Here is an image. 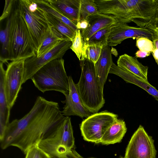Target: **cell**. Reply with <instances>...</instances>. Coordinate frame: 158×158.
Segmentation results:
<instances>
[{
	"instance_id": "cell-12",
	"label": "cell",
	"mask_w": 158,
	"mask_h": 158,
	"mask_svg": "<svg viewBox=\"0 0 158 158\" xmlns=\"http://www.w3.org/2000/svg\"><path fill=\"white\" fill-rule=\"evenodd\" d=\"M69 92L64 101L65 105L61 111L65 116H77L87 118L93 114L83 105L77 91L76 84L71 76H68Z\"/></svg>"
},
{
	"instance_id": "cell-17",
	"label": "cell",
	"mask_w": 158,
	"mask_h": 158,
	"mask_svg": "<svg viewBox=\"0 0 158 158\" xmlns=\"http://www.w3.org/2000/svg\"><path fill=\"white\" fill-rule=\"evenodd\" d=\"M53 7L76 24L79 21L81 0H47Z\"/></svg>"
},
{
	"instance_id": "cell-11",
	"label": "cell",
	"mask_w": 158,
	"mask_h": 158,
	"mask_svg": "<svg viewBox=\"0 0 158 158\" xmlns=\"http://www.w3.org/2000/svg\"><path fill=\"white\" fill-rule=\"evenodd\" d=\"M158 36L154 31L146 27H136L127 23H119L112 27L109 35L107 44L109 46H114L129 38H147L152 41Z\"/></svg>"
},
{
	"instance_id": "cell-18",
	"label": "cell",
	"mask_w": 158,
	"mask_h": 158,
	"mask_svg": "<svg viewBox=\"0 0 158 158\" xmlns=\"http://www.w3.org/2000/svg\"><path fill=\"white\" fill-rule=\"evenodd\" d=\"M113 63L110 46L106 45L102 47L100 57L94 64L96 74L103 89Z\"/></svg>"
},
{
	"instance_id": "cell-23",
	"label": "cell",
	"mask_w": 158,
	"mask_h": 158,
	"mask_svg": "<svg viewBox=\"0 0 158 158\" xmlns=\"http://www.w3.org/2000/svg\"><path fill=\"white\" fill-rule=\"evenodd\" d=\"M34 0L43 10L60 20L75 31L77 30L76 24L53 7L47 0Z\"/></svg>"
},
{
	"instance_id": "cell-14",
	"label": "cell",
	"mask_w": 158,
	"mask_h": 158,
	"mask_svg": "<svg viewBox=\"0 0 158 158\" xmlns=\"http://www.w3.org/2000/svg\"><path fill=\"white\" fill-rule=\"evenodd\" d=\"M3 63H0V140L3 139L6 128L9 123L10 108L9 106L5 92L4 82L6 70Z\"/></svg>"
},
{
	"instance_id": "cell-26",
	"label": "cell",
	"mask_w": 158,
	"mask_h": 158,
	"mask_svg": "<svg viewBox=\"0 0 158 158\" xmlns=\"http://www.w3.org/2000/svg\"><path fill=\"white\" fill-rule=\"evenodd\" d=\"M114 25L107 27L98 31L89 38L86 43L88 45L96 44L103 46L107 45V41L109 35Z\"/></svg>"
},
{
	"instance_id": "cell-38",
	"label": "cell",
	"mask_w": 158,
	"mask_h": 158,
	"mask_svg": "<svg viewBox=\"0 0 158 158\" xmlns=\"http://www.w3.org/2000/svg\"><path fill=\"white\" fill-rule=\"evenodd\" d=\"M118 158H124V157H123L121 156H120Z\"/></svg>"
},
{
	"instance_id": "cell-21",
	"label": "cell",
	"mask_w": 158,
	"mask_h": 158,
	"mask_svg": "<svg viewBox=\"0 0 158 158\" xmlns=\"http://www.w3.org/2000/svg\"><path fill=\"white\" fill-rule=\"evenodd\" d=\"M10 16L7 18L6 26L4 29L0 30V41L1 52L0 61L3 63L10 60Z\"/></svg>"
},
{
	"instance_id": "cell-31",
	"label": "cell",
	"mask_w": 158,
	"mask_h": 158,
	"mask_svg": "<svg viewBox=\"0 0 158 158\" xmlns=\"http://www.w3.org/2000/svg\"><path fill=\"white\" fill-rule=\"evenodd\" d=\"M89 26V23L87 19H83L78 21L76 24L77 29L84 30Z\"/></svg>"
},
{
	"instance_id": "cell-34",
	"label": "cell",
	"mask_w": 158,
	"mask_h": 158,
	"mask_svg": "<svg viewBox=\"0 0 158 158\" xmlns=\"http://www.w3.org/2000/svg\"><path fill=\"white\" fill-rule=\"evenodd\" d=\"M154 49H158V36L152 41Z\"/></svg>"
},
{
	"instance_id": "cell-4",
	"label": "cell",
	"mask_w": 158,
	"mask_h": 158,
	"mask_svg": "<svg viewBox=\"0 0 158 158\" xmlns=\"http://www.w3.org/2000/svg\"><path fill=\"white\" fill-rule=\"evenodd\" d=\"M17 6L15 8L14 6L10 15V56L11 61L25 60L36 55L26 24Z\"/></svg>"
},
{
	"instance_id": "cell-19",
	"label": "cell",
	"mask_w": 158,
	"mask_h": 158,
	"mask_svg": "<svg viewBox=\"0 0 158 158\" xmlns=\"http://www.w3.org/2000/svg\"><path fill=\"white\" fill-rule=\"evenodd\" d=\"M127 129L125 122L117 118L106 131L102 138L101 143L109 145L120 143Z\"/></svg>"
},
{
	"instance_id": "cell-16",
	"label": "cell",
	"mask_w": 158,
	"mask_h": 158,
	"mask_svg": "<svg viewBox=\"0 0 158 158\" xmlns=\"http://www.w3.org/2000/svg\"><path fill=\"white\" fill-rule=\"evenodd\" d=\"M109 73L116 75L127 83L133 84L142 88L158 101V90L148 82L145 81L133 74L123 70L114 63L110 68Z\"/></svg>"
},
{
	"instance_id": "cell-5",
	"label": "cell",
	"mask_w": 158,
	"mask_h": 158,
	"mask_svg": "<svg viewBox=\"0 0 158 158\" xmlns=\"http://www.w3.org/2000/svg\"><path fill=\"white\" fill-rule=\"evenodd\" d=\"M68 76L62 58L52 60L36 72L31 79L35 87L43 93L55 91L65 96L69 92Z\"/></svg>"
},
{
	"instance_id": "cell-10",
	"label": "cell",
	"mask_w": 158,
	"mask_h": 158,
	"mask_svg": "<svg viewBox=\"0 0 158 158\" xmlns=\"http://www.w3.org/2000/svg\"><path fill=\"white\" fill-rule=\"evenodd\" d=\"M25 60L12 61L8 64L6 70L4 87L8 105L14 106L23 84Z\"/></svg>"
},
{
	"instance_id": "cell-25",
	"label": "cell",
	"mask_w": 158,
	"mask_h": 158,
	"mask_svg": "<svg viewBox=\"0 0 158 158\" xmlns=\"http://www.w3.org/2000/svg\"><path fill=\"white\" fill-rule=\"evenodd\" d=\"M98 12L95 0H81L79 21Z\"/></svg>"
},
{
	"instance_id": "cell-2",
	"label": "cell",
	"mask_w": 158,
	"mask_h": 158,
	"mask_svg": "<svg viewBox=\"0 0 158 158\" xmlns=\"http://www.w3.org/2000/svg\"><path fill=\"white\" fill-rule=\"evenodd\" d=\"M74 143L71 118L65 116L61 123L47 133L37 146L50 158H73L77 153Z\"/></svg>"
},
{
	"instance_id": "cell-36",
	"label": "cell",
	"mask_w": 158,
	"mask_h": 158,
	"mask_svg": "<svg viewBox=\"0 0 158 158\" xmlns=\"http://www.w3.org/2000/svg\"><path fill=\"white\" fill-rule=\"evenodd\" d=\"M74 158H84L83 157L81 156V155H80L78 153L74 157ZM88 158H95L94 157H89Z\"/></svg>"
},
{
	"instance_id": "cell-15",
	"label": "cell",
	"mask_w": 158,
	"mask_h": 158,
	"mask_svg": "<svg viewBox=\"0 0 158 158\" xmlns=\"http://www.w3.org/2000/svg\"><path fill=\"white\" fill-rule=\"evenodd\" d=\"M117 66L137 77L148 82V67L143 65L135 57L124 54L119 56L117 61Z\"/></svg>"
},
{
	"instance_id": "cell-9",
	"label": "cell",
	"mask_w": 158,
	"mask_h": 158,
	"mask_svg": "<svg viewBox=\"0 0 158 158\" xmlns=\"http://www.w3.org/2000/svg\"><path fill=\"white\" fill-rule=\"evenodd\" d=\"M156 154L152 137L140 125L129 142L124 158H156Z\"/></svg>"
},
{
	"instance_id": "cell-3",
	"label": "cell",
	"mask_w": 158,
	"mask_h": 158,
	"mask_svg": "<svg viewBox=\"0 0 158 158\" xmlns=\"http://www.w3.org/2000/svg\"><path fill=\"white\" fill-rule=\"evenodd\" d=\"M80 61L81 77L76 84L84 106L91 113H98L105 103L103 90L96 73L94 64L87 58Z\"/></svg>"
},
{
	"instance_id": "cell-30",
	"label": "cell",
	"mask_w": 158,
	"mask_h": 158,
	"mask_svg": "<svg viewBox=\"0 0 158 158\" xmlns=\"http://www.w3.org/2000/svg\"><path fill=\"white\" fill-rule=\"evenodd\" d=\"M15 0H6L4 10L0 17V21L4 19L7 18L10 15L15 4Z\"/></svg>"
},
{
	"instance_id": "cell-32",
	"label": "cell",
	"mask_w": 158,
	"mask_h": 158,
	"mask_svg": "<svg viewBox=\"0 0 158 158\" xmlns=\"http://www.w3.org/2000/svg\"><path fill=\"white\" fill-rule=\"evenodd\" d=\"M146 27L154 31L158 35V19L152 20Z\"/></svg>"
},
{
	"instance_id": "cell-1",
	"label": "cell",
	"mask_w": 158,
	"mask_h": 158,
	"mask_svg": "<svg viewBox=\"0 0 158 158\" xmlns=\"http://www.w3.org/2000/svg\"><path fill=\"white\" fill-rule=\"evenodd\" d=\"M65 118L57 102L38 96L27 114L9 123L1 141V147L5 149L15 147L26 154Z\"/></svg>"
},
{
	"instance_id": "cell-20",
	"label": "cell",
	"mask_w": 158,
	"mask_h": 158,
	"mask_svg": "<svg viewBox=\"0 0 158 158\" xmlns=\"http://www.w3.org/2000/svg\"><path fill=\"white\" fill-rule=\"evenodd\" d=\"M66 37L56 29L50 26L48 32L37 52L36 56L40 57Z\"/></svg>"
},
{
	"instance_id": "cell-22",
	"label": "cell",
	"mask_w": 158,
	"mask_h": 158,
	"mask_svg": "<svg viewBox=\"0 0 158 158\" xmlns=\"http://www.w3.org/2000/svg\"><path fill=\"white\" fill-rule=\"evenodd\" d=\"M43 11L44 16L49 26L55 29L72 41L75 36L76 31L60 20L44 10Z\"/></svg>"
},
{
	"instance_id": "cell-13",
	"label": "cell",
	"mask_w": 158,
	"mask_h": 158,
	"mask_svg": "<svg viewBox=\"0 0 158 158\" xmlns=\"http://www.w3.org/2000/svg\"><path fill=\"white\" fill-rule=\"evenodd\" d=\"M87 19L89 22V26L86 29L80 30L86 42L93 34L102 29L119 23H124L115 16L99 12L89 16Z\"/></svg>"
},
{
	"instance_id": "cell-6",
	"label": "cell",
	"mask_w": 158,
	"mask_h": 158,
	"mask_svg": "<svg viewBox=\"0 0 158 158\" xmlns=\"http://www.w3.org/2000/svg\"><path fill=\"white\" fill-rule=\"evenodd\" d=\"M17 3L37 52L50 26L43 10L34 0H19L17 1Z\"/></svg>"
},
{
	"instance_id": "cell-24",
	"label": "cell",
	"mask_w": 158,
	"mask_h": 158,
	"mask_svg": "<svg viewBox=\"0 0 158 158\" xmlns=\"http://www.w3.org/2000/svg\"><path fill=\"white\" fill-rule=\"evenodd\" d=\"M70 48L76 54L80 61L86 58V51L88 44L84 40L80 30L76 31V35L72 40Z\"/></svg>"
},
{
	"instance_id": "cell-8",
	"label": "cell",
	"mask_w": 158,
	"mask_h": 158,
	"mask_svg": "<svg viewBox=\"0 0 158 158\" xmlns=\"http://www.w3.org/2000/svg\"><path fill=\"white\" fill-rule=\"evenodd\" d=\"M72 44L66 37L48 52L38 57L36 55L25 60L23 84L31 79L33 75L44 65L54 60L62 58Z\"/></svg>"
},
{
	"instance_id": "cell-28",
	"label": "cell",
	"mask_w": 158,
	"mask_h": 158,
	"mask_svg": "<svg viewBox=\"0 0 158 158\" xmlns=\"http://www.w3.org/2000/svg\"><path fill=\"white\" fill-rule=\"evenodd\" d=\"M136 39V46L141 51L152 53L154 50L152 40L145 37L138 38Z\"/></svg>"
},
{
	"instance_id": "cell-37",
	"label": "cell",
	"mask_w": 158,
	"mask_h": 158,
	"mask_svg": "<svg viewBox=\"0 0 158 158\" xmlns=\"http://www.w3.org/2000/svg\"><path fill=\"white\" fill-rule=\"evenodd\" d=\"M156 62L158 65V60H155Z\"/></svg>"
},
{
	"instance_id": "cell-27",
	"label": "cell",
	"mask_w": 158,
	"mask_h": 158,
	"mask_svg": "<svg viewBox=\"0 0 158 158\" xmlns=\"http://www.w3.org/2000/svg\"><path fill=\"white\" fill-rule=\"evenodd\" d=\"M103 47L99 44L88 45L86 51V58L95 64L100 57Z\"/></svg>"
},
{
	"instance_id": "cell-7",
	"label": "cell",
	"mask_w": 158,
	"mask_h": 158,
	"mask_svg": "<svg viewBox=\"0 0 158 158\" xmlns=\"http://www.w3.org/2000/svg\"><path fill=\"white\" fill-rule=\"evenodd\" d=\"M118 117L117 114L107 111L93 114L80 125L84 139L96 143H101L105 133Z\"/></svg>"
},
{
	"instance_id": "cell-33",
	"label": "cell",
	"mask_w": 158,
	"mask_h": 158,
	"mask_svg": "<svg viewBox=\"0 0 158 158\" xmlns=\"http://www.w3.org/2000/svg\"><path fill=\"white\" fill-rule=\"evenodd\" d=\"M151 52H142L140 50L137 51L135 53L136 58H143L150 55Z\"/></svg>"
},
{
	"instance_id": "cell-29",
	"label": "cell",
	"mask_w": 158,
	"mask_h": 158,
	"mask_svg": "<svg viewBox=\"0 0 158 158\" xmlns=\"http://www.w3.org/2000/svg\"><path fill=\"white\" fill-rule=\"evenodd\" d=\"M25 154V158H50L37 146L32 147Z\"/></svg>"
},
{
	"instance_id": "cell-35",
	"label": "cell",
	"mask_w": 158,
	"mask_h": 158,
	"mask_svg": "<svg viewBox=\"0 0 158 158\" xmlns=\"http://www.w3.org/2000/svg\"><path fill=\"white\" fill-rule=\"evenodd\" d=\"M155 60H158V49H155L151 53Z\"/></svg>"
}]
</instances>
